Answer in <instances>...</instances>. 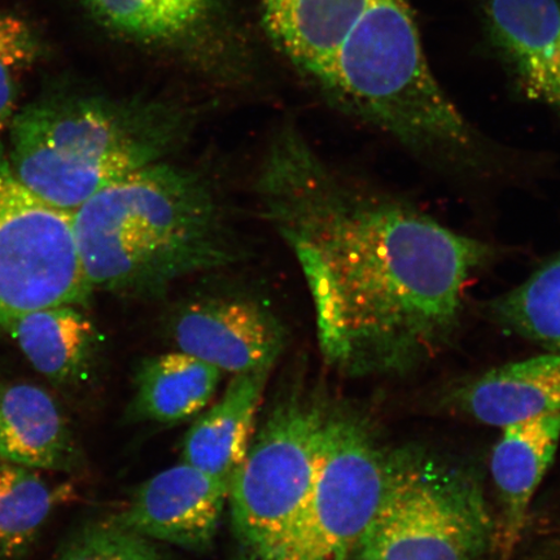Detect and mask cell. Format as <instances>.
Here are the masks:
<instances>
[{
  "instance_id": "obj_25",
  "label": "cell",
  "mask_w": 560,
  "mask_h": 560,
  "mask_svg": "<svg viewBox=\"0 0 560 560\" xmlns=\"http://www.w3.org/2000/svg\"><path fill=\"white\" fill-rule=\"evenodd\" d=\"M354 560H361V559H354Z\"/></svg>"
},
{
  "instance_id": "obj_6",
  "label": "cell",
  "mask_w": 560,
  "mask_h": 560,
  "mask_svg": "<svg viewBox=\"0 0 560 560\" xmlns=\"http://www.w3.org/2000/svg\"><path fill=\"white\" fill-rule=\"evenodd\" d=\"M327 411L301 394L276 404L230 485L231 523L245 560H271L310 497Z\"/></svg>"
},
{
  "instance_id": "obj_8",
  "label": "cell",
  "mask_w": 560,
  "mask_h": 560,
  "mask_svg": "<svg viewBox=\"0 0 560 560\" xmlns=\"http://www.w3.org/2000/svg\"><path fill=\"white\" fill-rule=\"evenodd\" d=\"M91 291L72 213L27 190L0 143V324L44 307L82 306Z\"/></svg>"
},
{
  "instance_id": "obj_24",
  "label": "cell",
  "mask_w": 560,
  "mask_h": 560,
  "mask_svg": "<svg viewBox=\"0 0 560 560\" xmlns=\"http://www.w3.org/2000/svg\"><path fill=\"white\" fill-rule=\"evenodd\" d=\"M23 70L0 61V136L15 117L18 80Z\"/></svg>"
},
{
  "instance_id": "obj_5",
  "label": "cell",
  "mask_w": 560,
  "mask_h": 560,
  "mask_svg": "<svg viewBox=\"0 0 560 560\" xmlns=\"http://www.w3.org/2000/svg\"><path fill=\"white\" fill-rule=\"evenodd\" d=\"M492 534L485 495L470 476L423 454H394L380 509L353 557L478 560Z\"/></svg>"
},
{
  "instance_id": "obj_11",
  "label": "cell",
  "mask_w": 560,
  "mask_h": 560,
  "mask_svg": "<svg viewBox=\"0 0 560 560\" xmlns=\"http://www.w3.org/2000/svg\"><path fill=\"white\" fill-rule=\"evenodd\" d=\"M487 13L524 93L560 110V0H488Z\"/></svg>"
},
{
  "instance_id": "obj_12",
  "label": "cell",
  "mask_w": 560,
  "mask_h": 560,
  "mask_svg": "<svg viewBox=\"0 0 560 560\" xmlns=\"http://www.w3.org/2000/svg\"><path fill=\"white\" fill-rule=\"evenodd\" d=\"M560 412L503 427L490 470L502 503L501 549L509 556L521 540L530 502L556 457Z\"/></svg>"
},
{
  "instance_id": "obj_20",
  "label": "cell",
  "mask_w": 560,
  "mask_h": 560,
  "mask_svg": "<svg viewBox=\"0 0 560 560\" xmlns=\"http://www.w3.org/2000/svg\"><path fill=\"white\" fill-rule=\"evenodd\" d=\"M488 311L506 330L560 353V250Z\"/></svg>"
},
{
  "instance_id": "obj_17",
  "label": "cell",
  "mask_w": 560,
  "mask_h": 560,
  "mask_svg": "<svg viewBox=\"0 0 560 560\" xmlns=\"http://www.w3.org/2000/svg\"><path fill=\"white\" fill-rule=\"evenodd\" d=\"M27 361L51 382L73 385L94 368L100 335L79 306L59 305L21 313L0 324Z\"/></svg>"
},
{
  "instance_id": "obj_15",
  "label": "cell",
  "mask_w": 560,
  "mask_h": 560,
  "mask_svg": "<svg viewBox=\"0 0 560 560\" xmlns=\"http://www.w3.org/2000/svg\"><path fill=\"white\" fill-rule=\"evenodd\" d=\"M371 0H262L266 25L290 60L318 85Z\"/></svg>"
},
{
  "instance_id": "obj_22",
  "label": "cell",
  "mask_w": 560,
  "mask_h": 560,
  "mask_svg": "<svg viewBox=\"0 0 560 560\" xmlns=\"http://www.w3.org/2000/svg\"><path fill=\"white\" fill-rule=\"evenodd\" d=\"M56 560H170L158 542L110 522L91 525Z\"/></svg>"
},
{
  "instance_id": "obj_23",
  "label": "cell",
  "mask_w": 560,
  "mask_h": 560,
  "mask_svg": "<svg viewBox=\"0 0 560 560\" xmlns=\"http://www.w3.org/2000/svg\"><path fill=\"white\" fill-rule=\"evenodd\" d=\"M39 48L32 27L11 13L0 12V61L24 70L37 58Z\"/></svg>"
},
{
  "instance_id": "obj_4",
  "label": "cell",
  "mask_w": 560,
  "mask_h": 560,
  "mask_svg": "<svg viewBox=\"0 0 560 560\" xmlns=\"http://www.w3.org/2000/svg\"><path fill=\"white\" fill-rule=\"evenodd\" d=\"M317 86L411 150L452 163L478 156L479 137L433 77L408 0H371Z\"/></svg>"
},
{
  "instance_id": "obj_18",
  "label": "cell",
  "mask_w": 560,
  "mask_h": 560,
  "mask_svg": "<svg viewBox=\"0 0 560 560\" xmlns=\"http://www.w3.org/2000/svg\"><path fill=\"white\" fill-rule=\"evenodd\" d=\"M222 377L219 369L179 350L149 357L137 370L132 412L147 422H185L212 402Z\"/></svg>"
},
{
  "instance_id": "obj_21",
  "label": "cell",
  "mask_w": 560,
  "mask_h": 560,
  "mask_svg": "<svg viewBox=\"0 0 560 560\" xmlns=\"http://www.w3.org/2000/svg\"><path fill=\"white\" fill-rule=\"evenodd\" d=\"M61 497L32 468L0 465V560L30 551Z\"/></svg>"
},
{
  "instance_id": "obj_1",
  "label": "cell",
  "mask_w": 560,
  "mask_h": 560,
  "mask_svg": "<svg viewBox=\"0 0 560 560\" xmlns=\"http://www.w3.org/2000/svg\"><path fill=\"white\" fill-rule=\"evenodd\" d=\"M255 192L303 272L322 353L341 369L405 368L436 352L494 257L487 243L342 177L293 125L270 137Z\"/></svg>"
},
{
  "instance_id": "obj_13",
  "label": "cell",
  "mask_w": 560,
  "mask_h": 560,
  "mask_svg": "<svg viewBox=\"0 0 560 560\" xmlns=\"http://www.w3.org/2000/svg\"><path fill=\"white\" fill-rule=\"evenodd\" d=\"M272 369L234 375L220 401L188 431L182 460L230 487L243 464Z\"/></svg>"
},
{
  "instance_id": "obj_7",
  "label": "cell",
  "mask_w": 560,
  "mask_h": 560,
  "mask_svg": "<svg viewBox=\"0 0 560 560\" xmlns=\"http://www.w3.org/2000/svg\"><path fill=\"white\" fill-rule=\"evenodd\" d=\"M389 455L361 420L327 412L317 475L271 560H350L380 509Z\"/></svg>"
},
{
  "instance_id": "obj_16",
  "label": "cell",
  "mask_w": 560,
  "mask_h": 560,
  "mask_svg": "<svg viewBox=\"0 0 560 560\" xmlns=\"http://www.w3.org/2000/svg\"><path fill=\"white\" fill-rule=\"evenodd\" d=\"M77 452L67 420L54 398L33 384H16L0 396V460L70 471Z\"/></svg>"
},
{
  "instance_id": "obj_14",
  "label": "cell",
  "mask_w": 560,
  "mask_h": 560,
  "mask_svg": "<svg viewBox=\"0 0 560 560\" xmlns=\"http://www.w3.org/2000/svg\"><path fill=\"white\" fill-rule=\"evenodd\" d=\"M459 405L488 425L508 427L560 412V353L488 371L459 392Z\"/></svg>"
},
{
  "instance_id": "obj_10",
  "label": "cell",
  "mask_w": 560,
  "mask_h": 560,
  "mask_svg": "<svg viewBox=\"0 0 560 560\" xmlns=\"http://www.w3.org/2000/svg\"><path fill=\"white\" fill-rule=\"evenodd\" d=\"M229 492L226 482L182 460L144 481L109 521L155 542L206 551L219 530Z\"/></svg>"
},
{
  "instance_id": "obj_9",
  "label": "cell",
  "mask_w": 560,
  "mask_h": 560,
  "mask_svg": "<svg viewBox=\"0 0 560 560\" xmlns=\"http://www.w3.org/2000/svg\"><path fill=\"white\" fill-rule=\"evenodd\" d=\"M166 331L175 350L234 375L275 368L289 341L269 301L240 290L202 291L180 300Z\"/></svg>"
},
{
  "instance_id": "obj_19",
  "label": "cell",
  "mask_w": 560,
  "mask_h": 560,
  "mask_svg": "<svg viewBox=\"0 0 560 560\" xmlns=\"http://www.w3.org/2000/svg\"><path fill=\"white\" fill-rule=\"evenodd\" d=\"M97 23L143 46H177L213 18L217 0H83Z\"/></svg>"
},
{
  "instance_id": "obj_2",
  "label": "cell",
  "mask_w": 560,
  "mask_h": 560,
  "mask_svg": "<svg viewBox=\"0 0 560 560\" xmlns=\"http://www.w3.org/2000/svg\"><path fill=\"white\" fill-rule=\"evenodd\" d=\"M72 223L91 287L136 301L164 298L248 255L219 186L173 160L105 187L72 212Z\"/></svg>"
},
{
  "instance_id": "obj_3",
  "label": "cell",
  "mask_w": 560,
  "mask_h": 560,
  "mask_svg": "<svg viewBox=\"0 0 560 560\" xmlns=\"http://www.w3.org/2000/svg\"><path fill=\"white\" fill-rule=\"evenodd\" d=\"M198 124V112L179 102L60 95L13 117L5 155L27 190L72 213L105 187L173 160Z\"/></svg>"
}]
</instances>
